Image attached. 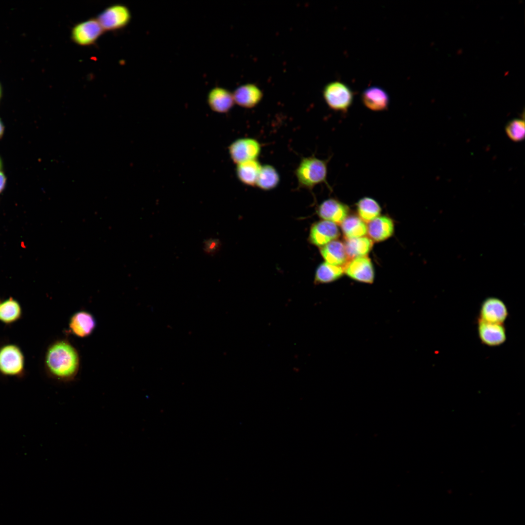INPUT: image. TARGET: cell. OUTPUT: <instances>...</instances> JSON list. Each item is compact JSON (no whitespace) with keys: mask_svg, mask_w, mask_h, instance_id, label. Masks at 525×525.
Wrapping results in <instances>:
<instances>
[{"mask_svg":"<svg viewBox=\"0 0 525 525\" xmlns=\"http://www.w3.org/2000/svg\"><path fill=\"white\" fill-rule=\"evenodd\" d=\"M280 182V177L276 169L270 164L262 165L256 186L263 191L276 188Z\"/></svg>","mask_w":525,"mask_h":525,"instance_id":"cell-23","label":"cell"},{"mask_svg":"<svg viewBox=\"0 0 525 525\" xmlns=\"http://www.w3.org/2000/svg\"><path fill=\"white\" fill-rule=\"evenodd\" d=\"M344 273L343 266L334 265L327 262H322L315 270L314 283L319 284L332 282L341 277Z\"/></svg>","mask_w":525,"mask_h":525,"instance_id":"cell-22","label":"cell"},{"mask_svg":"<svg viewBox=\"0 0 525 525\" xmlns=\"http://www.w3.org/2000/svg\"><path fill=\"white\" fill-rule=\"evenodd\" d=\"M344 273L352 280L372 283L374 279L372 263L367 256L350 259L343 266Z\"/></svg>","mask_w":525,"mask_h":525,"instance_id":"cell-8","label":"cell"},{"mask_svg":"<svg viewBox=\"0 0 525 525\" xmlns=\"http://www.w3.org/2000/svg\"><path fill=\"white\" fill-rule=\"evenodd\" d=\"M217 245L218 243L217 241H210L207 244L206 249H207V251L210 252L214 251L217 247Z\"/></svg>","mask_w":525,"mask_h":525,"instance_id":"cell-27","label":"cell"},{"mask_svg":"<svg viewBox=\"0 0 525 525\" xmlns=\"http://www.w3.org/2000/svg\"><path fill=\"white\" fill-rule=\"evenodd\" d=\"M349 212L348 206L334 198L325 200L317 209V213L321 219L336 224H341Z\"/></svg>","mask_w":525,"mask_h":525,"instance_id":"cell-11","label":"cell"},{"mask_svg":"<svg viewBox=\"0 0 525 525\" xmlns=\"http://www.w3.org/2000/svg\"><path fill=\"white\" fill-rule=\"evenodd\" d=\"M262 165L257 160H252L236 165V173L238 180L245 185L254 187Z\"/></svg>","mask_w":525,"mask_h":525,"instance_id":"cell-19","label":"cell"},{"mask_svg":"<svg viewBox=\"0 0 525 525\" xmlns=\"http://www.w3.org/2000/svg\"><path fill=\"white\" fill-rule=\"evenodd\" d=\"M393 220L386 216H378L368 223L367 233L369 238L375 242L385 241L391 237L394 232Z\"/></svg>","mask_w":525,"mask_h":525,"instance_id":"cell-16","label":"cell"},{"mask_svg":"<svg viewBox=\"0 0 525 525\" xmlns=\"http://www.w3.org/2000/svg\"><path fill=\"white\" fill-rule=\"evenodd\" d=\"M508 315V309L503 301L496 298L490 297L483 302L478 320L488 323L503 324Z\"/></svg>","mask_w":525,"mask_h":525,"instance_id":"cell-10","label":"cell"},{"mask_svg":"<svg viewBox=\"0 0 525 525\" xmlns=\"http://www.w3.org/2000/svg\"><path fill=\"white\" fill-rule=\"evenodd\" d=\"M260 143L252 138H242L233 141L228 147L229 156L233 163L238 164L257 159L261 152Z\"/></svg>","mask_w":525,"mask_h":525,"instance_id":"cell-7","label":"cell"},{"mask_svg":"<svg viewBox=\"0 0 525 525\" xmlns=\"http://www.w3.org/2000/svg\"><path fill=\"white\" fill-rule=\"evenodd\" d=\"M505 130L510 140L516 142L521 141L525 138V122L522 119H514L508 122Z\"/></svg>","mask_w":525,"mask_h":525,"instance_id":"cell-26","label":"cell"},{"mask_svg":"<svg viewBox=\"0 0 525 525\" xmlns=\"http://www.w3.org/2000/svg\"><path fill=\"white\" fill-rule=\"evenodd\" d=\"M361 100L367 108L374 111H385L388 108L389 104L388 93L377 86L365 89L361 94Z\"/></svg>","mask_w":525,"mask_h":525,"instance_id":"cell-14","label":"cell"},{"mask_svg":"<svg viewBox=\"0 0 525 525\" xmlns=\"http://www.w3.org/2000/svg\"><path fill=\"white\" fill-rule=\"evenodd\" d=\"M25 371V357L18 345L8 343L0 347V374L7 377L20 378Z\"/></svg>","mask_w":525,"mask_h":525,"instance_id":"cell-3","label":"cell"},{"mask_svg":"<svg viewBox=\"0 0 525 525\" xmlns=\"http://www.w3.org/2000/svg\"><path fill=\"white\" fill-rule=\"evenodd\" d=\"M356 207L360 218L365 223H369L378 217L381 211L379 204L369 197L361 198L356 203Z\"/></svg>","mask_w":525,"mask_h":525,"instance_id":"cell-25","label":"cell"},{"mask_svg":"<svg viewBox=\"0 0 525 525\" xmlns=\"http://www.w3.org/2000/svg\"><path fill=\"white\" fill-rule=\"evenodd\" d=\"M207 102L212 110L219 113L228 112L235 104L233 93L221 87L214 88L210 91Z\"/></svg>","mask_w":525,"mask_h":525,"instance_id":"cell-15","label":"cell"},{"mask_svg":"<svg viewBox=\"0 0 525 525\" xmlns=\"http://www.w3.org/2000/svg\"><path fill=\"white\" fill-rule=\"evenodd\" d=\"M0 94H1V92H0Z\"/></svg>","mask_w":525,"mask_h":525,"instance_id":"cell-31","label":"cell"},{"mask_svg":"<svg viewBox=\"0 0 525 525\" xmlns=\"http://www.w3.org/2000/svg\"><path fill=\"white\" fill-rule=\"evenodd\" d=\"M232 93L235 104L245 108L255 107L259 104L263 97L261 89L253 84L242 85Z\"/></svg>","mask_w":525,"mask_h":525,"instance_id":"cell-13","label":"cell"},{"mask_svg":"<svg viewBox=\"0 0 525 525\" xmlns=\"http://www.w3.org/2000/svg\"><path fill=\"white\" fill-rule=\"evenodd\" d=\"M104 31L96 18H91L75 24L70 32V38L78 46L86 47L94 44Z\"/></svg>","mask_w":525,"mask_h":525,"instance_id":"cell-6","label":"cell"},{"mask_svg":"<svg viewBox=\"0 0 525 525\" xmlns=\"http://www.w3.org/2000/svg\"><path fill=\"white\" fill-rule=\"evenodd\" d=\"M340 236L337 224L326 220L314 223L311 227L308 241L311 244L320 248L336 240Z\"/></svg>","mask_w":525,"mask_h":525,"instance_id":"cell-9","label":"cell"},{"mask_svg":"<svg viewBox=\"0 0 525 525\" xmlns=\"http://www.w3.org/2000/svg\"><path fill=\"white\" fill-rule=\"evenodd\" d=\"M1 166H2V162H1V159L0 158V169L1 168Z\"/></svg>","mask_w":525,"mask_h":525,"instance_id":"cell-30","label":"cell"},{"mask_svg":"<svg viewBox=\"0 0 525 525\" xmlns=\"http://www.w3.org/2000/svg\"><path fill=\"white\" fill-rule=\"evenodd\" d=\"M4 131V126L0 120V138L2 136Z\"/></svg>","mask_w":525,"mask_h":525,"instance_id":"cell-29","label":"cell"},{"mask_svg":"<svg viewBox=\"0 0 525 525\" xmlns=\"http://www.w3.org/2000/svg\"><path fill=\"white\" fill-rule=\"evenodd\" d=\"M320 249L323 258L330 264L344 266L349 261L344 245L340 241L333 240Z\"/></svg>","mask_w":525,"mask_h":525,"instance_id":"cell-17","label":"cell"},{"mask_svg":"<svg viewBox=\"0 0 525 525\" xmlns=\"http://www.w3.org/2000/svg\"><path fill=\"white\" fill-rule=\"evenodd\" d=\"M6 183V177L2 172L0 171V193L3 190Z\"/></svg>","mask_w":525,"mask_h":525,"instance_id":"cell-28","label":"cell"},{"mask_svg":"<svg viewBox=\"0 0 525 525\" xmlns=\"http://www.w3.org/2000/svg\"><path fill=\"white\" fill-rule=\"evenodd\" d=\"M323 96L331 109L346 113L352 105L354 93L345 83L336 81L329 83L324 87Z\"/></svg>","mask_w":525,"mask_h":525,"instance_id":"cell-4","label":"cell"},{"mask_svg":"<svg viewBox=\"0 0 525 525\" xmlns=\"http://www.w3.org/2000/svg\"><path fill=\"white\" fill-rule=\"evenodd\" d=\"M95 324V320L90 314L80 311L72 316L69 327L74 334L80 337H85L91 333Z\"/></svg>","mask_w":525,"mask_h":525,"instance_id":"cell-18","label":"cell"},{"mask_svg":"<svg viewBox=\"0 0 525 525\" xmlns=\"http://www.w3.org/2000/svg\"><path fill=\"white\" fill-rule=\"evenodd\" d=\"M22 316V308L19 302L10 297L0 301V321L10 325L18 321Z\"/></svg>","mask_w":525,"mask_h":525,"instance_id":"cell-21","label":"cell"},{"mask_svg":"<svg viewBox=\"0 0 525 525\" xmlns=\"http://www.w3.org/2000/svg\"><path fill=\"white\" fill-rule=\"evenodd\" d=\"M340 224L346 239L363 237L367 233V226L359 217L347 216Z\"/></svg>","mask_w":525,"mask_h":525,"instance_id":"cell-24","label":"cell"},{"mask_svg":"<svg viewBox=\"0 0 525 525\" xmlns=\"http://www.w3.org/2000/svg\"><path fill=\"white\" fill-rule=\"evenodd\" d=\"M328 160L315 156L303 158L295 170L299 188L312 190L316 185L327 181Z\"/></svg>","mask_w":525,"mask_h":525,"instance_id":"cell-2","label":"cell"},{"mask_svg":"<svg viewBox=\"0 0 525 525\" xmlns=\"http://www.w3.org/2000/svg\"><path fill=\"white\" fill-rule=\"evenodd\" d=\"M96 19L104 32L116 31L128 25L131 19V13L126 5L117 3L105 8Z\"/></svg>","mask_w":525,"mask_h":525,"instance_id":"cell-5","label":"cell"},{"mask_svg":"<svg viewBox=\"0 0 525 525\" xmlns=\"http://www.w3.org/2000/svg\"><path fill=\"white\" fill-rule=\"evenodd\" d=\"M478 332L481 342L488 346H499L506 340V329L503 324L488 323L478 320Z\"/></svg>","mask_w":525,"mask_h":525,"instance_id":"cell-12","label":"cell"},{"mask_svg":"<svg viewBox=\"0 0 525 525\" xmlns=\"http://www.w3.org/2000/svg\"><path fill=\"white\" fill-rule=\"evenodd\" d=\"M349 259L366 256L373 246V241L367 237L346 239L344 243Z\"/></svg>","mask_w":525,"mask_h":525,"instance_id":"cell-20","label":"cell"},{"mask_svg":"<svg viewBox=\"0 0 525 525\" xmlns=\"http://www.w3.org/2000/svg\"><path fill=\"white\" fill-rule=\"evenodd\" d=\"M44 365L52 377L62 381H70L78 372L79 356L76 350L69 342L57 341L48 348Z\"/></svg>","mask_w":525,"mask_h":525,"instance_id":"cell-1","label":"cell"}]
</instances>
